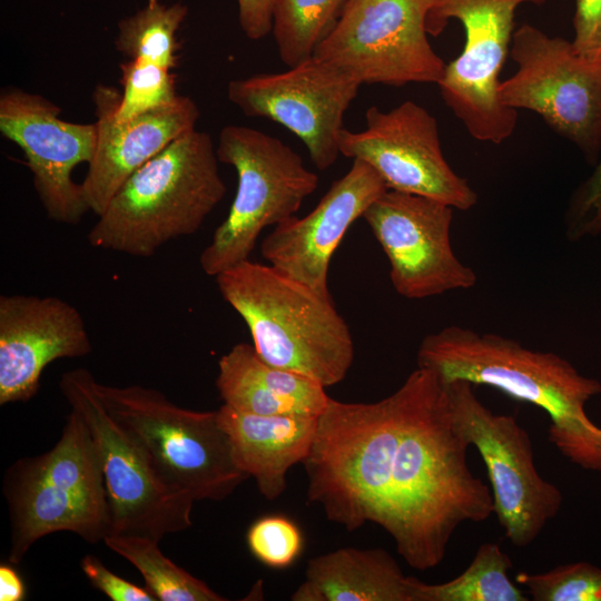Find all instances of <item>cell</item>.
Returning <instances> with one entry per match:
<instances>
[{
    "mask_svg": "<svg viewBox=\"0 0 601 601\" xmlns=\"http://www.w3.org/2000/svg\"><path fill=\"white\" fill-rule=\"evenodd\" d=\"M430 6L431 0H347L314 56L362 85H439L446 63L427 38Z\"/></svg>",
    "mask_w": 601,
    "mask_h": 601,
    "instance_id": "obj_13",
    "label": "cell"
},
{
    "mask_svg": "<svg viewBox=\"0 0 601 601\" xmlns=\"http://www.w3.org/2000/svg\"><path fill=\"white\" fill-rule=\"evenodd\" d=\"M510 56L516 71L499 96L513 110L538 114L574 144L590 164L601 151V63L578 55L570 40L524 23L514 30Z\"/></svg>",
    "mask_w": 601,
    "mask_h": 601,
    "instance_id": "obj_11",
    "label": "cell"
},
{
    "mask_svg": "<svg viewBox=\"0 0 601 601\" xmlns=\"http://www.w3.org/2000/svg\"><path fill=\"white\" fill-rule=\"evenodd\" d=\"M92 99L97 145L80 185L89 211L99 216L136 170L174 140L195 129L199 109L191 98L179 95L171 104L118 120L114 112L120 92L115 87L97 86Z\"/></svg>",
    "mask_w": 601,
    "mask_h": 601,
    "instance_id": "obj_20",
    "label": "cell"
},
{
    "mask_svg": "<svg viewBox=\"0 0 601 601\" xmlns=\"http://www.w3.org/2000/svg\"><path fill=\"white\" fill-rule=\"evenodd\" d=\"M246 541L252 554L268 568L290 566L300 555L304 539L298 525L285 515H265L248 529Z\"/></svg>",
    "mask_w": 601,
    "mask_h": 601,
    "instance_id": "obj_30",
    "label": "cell"
},
{
    "mask_svg": "<svg viewBox=\"0 0 601 601\" xmlns=\"http://www.w3.org/2000/svg\"><path fill=\"white\" fill-rule=\"evenodd\" d=\"M405 405L391 483L377 525L418 571L437 566L464 522L494 513L492 491L467 465L469 443L453 426L445 384L416 367L402 384Z\"/></svg>",
    "mask_w": 601,
    "mask_h": 601,
    "instance_id": "obj_1",
    "label": "cell"
},
{
    "mask_svg": "<svg viewBox=\"0 0 601 601\" xmlns=\"http://www.w3.org/2000/svg\"><path fill=\"white\" fill-rule=\"evenodd\" d=\"M574 6L572 46L584 59L601 63V0H574Z\"/></svg>",
    "mask_w": 601,
    "mask_h": 601,
    "instance_id": "obj_32",
    "label": "cell"
},
{
    "mask_svg": "<svg viewBox=\"0 0 601 601\" xmlns=\"http://www.w3.org/2000/svg\"><path fill=\"white\" fill-rule=\"evenodd\" d=\"M2 490L10 515V564H19L38 540L56 532H71L90 544L111 533L100 453L73 410L49 451L8 467Z\"/></svg>",
    "mask_w": 601,
    "mask_h": 601,
    "instance_id": "obj_6",
    "label": "cell"
},
{
    "mask_svg": "<svg viewBox=\"0 0 601 601\" xmlns=\"http://www.w3.org/2000/svg\"><path fill=\"white\" fill-rule=\"evenodd\" d=\"M453 210L435 199L386 189L363 214L401 296L423 299L476 284V273L457 258L451 244Z\"/></svg>",
    "mask_w": 601,
    "mask_h": 601,
    "instance_id": "obj_16",
    "label": "cell"
},
{
    "mask_svg": "<svg viewBox=\"0 0 601 601\" xmlns=\"http://www.w3.org/2000/svg\"><path fill=\"white\" fill-rule=\"evenodd\" d=\"M47 98L18 88L0 95V132L24 154L47 217L75 225L89 211L72 170L89 164L97 145V125L69 122Z\"/></svg>",
    "mask_w": 601,
    "mask_h": 601,
    "instance_id": "obj_17",
    "label": "cell"
},
{
    "mask_svg": "<svg viewBox=\"0 0 601 601\" xmlns=\"http://www.w3.org/2000/svg\"><path fill=\"white\" fill-rule=\"evenodd\" d=\"M511 558L494 542L481 544L469 566L456 578L439 584L417 579L416 601H529L509 571Z\"/></svg>",
    "mask_w": 601,
    "mask_h": 601,
    "instance_id": "obj_24",
    "label": "cell"
},
{
    "mask_svg": "<svg viewBox=\"0 0 601 601\" xmlns=\"http://www.w3.org/2000/svg\"><path fill=\"white\" fill-rule=\"evenodd\" d=\"M24 598V585L17 571L9 564L0 565V600L21 601Z\"/></svg>",
    "mask_w": 601,
    "mask_h": 601,
    "instance_id": "obj_35",
    "label": "cell"
},
{
    "mask_svg": "<svg viewBox=\"0 0 601 601\" xmlns=\"http://www.w3.org/2000/svg\"><path fill=\"white\" fill-rule=\"evenodd\" d=\"M119 70L122 91L114 112L118 120L160 108L179 96L176 75L167 67L144 59H128L120 63Z\"/></svg>",
    "mask_w": 601,
    "mask_h": 601,
    "instance_id": "obj_28",
    "label": "cell"
},
{
    "mask_svg": "<svg viewBox=\"0 0 601 601\" xmlns=\"http://www.w3.org/2000/svg\"><path fill=\"white\" fill-rule=\"evenodd\" d=\"M187 13L188 8L181 2L147 3L118 22L116 49L129 59H144L173 70L179 60L177 31Z\"/></svg>",
    "mask_w": 601,
    "mask_h": 601,
    "instance_id": "obj_27",
    "label": "cell"
},
{
    "mask_svg": "<svg viewBox=\"0 0 601 601\" xmlns=\"http://www.w3.org/2000/svg\"><path fill=\"white\" fill-rule=\"evenodd\" d=\"M417 366L442 382L486 385L543 410L549 440L572 463L601 472V428L585 413L601 383L585 377L562 356L524 347L515 339L451 325L426 335Z\"/></svg>",
    "mask_w": 601,
    "mask_h": 601,
    "instance_id": "obj_2",
    "label": "cell"
},
{
    "mask_svg": "<svg viewBox=\"0 0 601 601\" xmlns=\"http://www.w3.org/2000/svg\"><path fill=\"white\" fill-rule=\"evenodd\" d=\"M157 1H158V0H147V3H148V4H154V3H156Z\"/></svg>",
    "mask_w": 601,
    "mask_h": 601,
    "instance_id": "obj_36",
    "label": "cell"
},
{
    "mask_svg": "<svg viewBox=\"0 0 601 601\" xmlns=\"http://www.w3.org/2000/svg\"><path fill=\"white\" fill-rule=\"evenodd\" d=\"M80 565L91 584L112 601H156L146 587H138L118 577L92 554L85 555Z\"/></svg>",
    "mask_w": 601,
    "mask_h": 601,
    "instance_id": "obj_33",
    "label": "cell"
},
{
    "mask_svg": "<svg viewBox=\"0 0 601 601\" xmlns=\"http://www.w3.org/2000/svg\"><path fill=\"white\" fill-rule=\"evenodd\" d=\"M215 278L225 302L247 325L260 358L325 387L345 378L354 361V342L331 295L250 259Z\"/></svg>",
    "mask_w": 601,
    "mask_h": 601,
    "instance_id": "obj_4",
    "label": "cell"
},
{
    "mask_svg": "<svg viewBox=\"0 0 601 601\" xmlns=\"http://www.w3.org/2000/svg\"><path fill=\"white\" fill-rule=\"evenodd\" d=\"M405 405L401 385L373 403L332 397L317 417L316 431L302 464L308 503L347 531L378 523L388 487Z\"/></svg>",
    "mask_w": 601,
    "mask_h": 601,
    "instance_id": "obj_5",
    "label": "cell"
},
{
    "mask_svg": "<svg viewBox=\"0 0 601 601\" xmlns=\"http://www.w3.org/2000/svg\"><path fill=\"white\" fill-rule=\"evenodd\" d=\"M104 543L130 562L158 601H226L203 580L162 554L159 542L142 535L109 534Z\"/></svg>",
    "mask_w": 601,
    "mask_h": 601,
    "instance_id": "obj_25",
    "label": "cell"
},
{
    "mask_svg": "<svg viewBox=\"0 0 601 601\" xmlns=\"http://www.w3.org/2000/svg\"><path fill=\"white\" fill-rule=\"evenodd\" d=\"M91 351L83 317L67 300L0 296V405L31 400L50 363L83 357Z\"/></svg>",
    "mask_w": 601,
    "mask_h": 601,
    "instance_id": "obj_19",
    "label": "cell"
},
{
    "mask_svg": "<svg viewBox=\"0 0 601 601\" xmlns=\"http://www.w3.org/2000/svg\"><path fill=\"white\" fill-rule=\"evenodd\" d=\"M515 582L534 601H601V568L588 562L559 565L543 573L520 572Z\"/></svg>",
    "mask_w": 601,
    "mask_h": 601,
    "instance_id": "obj_29",
    "label": "cell"
},
{
    "mask_svg": "<svg viewBox=\"0 0 601 601\" xmlns=\"http://www.w3.org/2000/svg\"><path fill=\"white\" fill-rule=\"evenodd\" d=\"M238 467L256 482L268 501L286 490V475L311 447L318 416L257 415L226 404L217 410Z\"/></svg>",
    "mask_w": 601,
    "mask_h": 601,
    "instance_id": "obj_21",
    "label": "cell"
},
{
    "mask_svg": "<svg viewBox=\"0 0 601 601\" xmlns=\"http://www.w3.org/2000/svg\"><path fill=\"white\" fill-rule=\"evenodd\" d=\"M216 387L224 404L257 415L319 416L329 398L323 384L268 364L247 343L219 358Z\"/></svg>",
    "mask_w": 601,
    "mask_h": 601,
    "instance_id": "obj_22",
    "label": "cell"
},
{
    "mask_svg": "<svg viewBox=\"0 0 601 601\" xmlns=\"http://www.w3.org/2000/svg\"><path fill=\"white\" fill-rule=\"evenodd\" d=\"M218 161L207 132L184 134L121 185L90 228V245L151 257L195 234L226 193Z\"/></svg>",
    "mask_w": 601,
    "mask_h": 601,
    "instance_id": "obj_3",
    "label": "cell"
},
{
    "mask_svg": "<svg viewBox=\"0 0 601 601\" xmlns=\"http://www.w3.org/2000/svg\"><path fill=\"white\" fill-rule=\"evenodd\" d=\"M111 416L145 451L162 480L196 501L227 499L249 476L236 464L217 411H194L156 388L98 382Z\"/></svg>",
    "mask_w": 601,
    "mask_h": 601,
    "instance_id": "obj_7",
    "label": "cell"
},
{
    "mask_svg": "<svg viewBox=\"0 0 601 601\" xmlns=\"http://www.w3.org/2000/svg\"><path fill=\"white\" fill-rule=\"evenodd\" d=\"M362 83L316 56L282 72L235 79L227 97L248 117H262L300 139L313 164L328 169L337 160L346 110Z\"/></svg>",
    "mask_w": 601,
    "mask_h": 601,
    "instance_id": "obj_15",
    "label": "cell"
},
{
    "mask_svg": "<svg viewBox=\"0 0 601 601\" xmlns=\"http://www.w3.org/2000/svg\"><path fill=\"white\" fill-rule=\"evenodd\" d=\"M275 1L237 0L239 24L248 39L259 40L272 31Z\"/></svg>",
    "mask_w": 601,
    "mask_h": 601,
    "instance_id": "obj_34",
    "label": "cell"
},
{
    "mask_svg": "<svg viewBox=\"0 0 601 601\" xmlns=\"http://www.w3.org/2000/svg\"><path fill=\"white\" fill-rule=\"evenodd\" d=\"M444 384L454 428L486 466L505 538L518 548L530 545L559 513L562 492L539 473L530 435L514 416L493 413L469 382Z\"/></svg>",
    "mask_w": 601,
    "mask_h": 601,
    "instance_id": "obj_12",
    "label": "cell"
},
{
    "mask_svg": "<svg viewBox=\"0 0 601 601\" xmlns=\"http://www.w3.org/2000/svg\"><path fill=\"white\" fill-rule=\"evenodd\" d=\"M362 131L343 129L341 155L368 164L387 189L439 200L469 210L477 194L446 161L436 119L418 104L406 100L384 111L366 110Z\"/></svg>",
    "mask_w": 601,
    "mask_h": 601,
    "instance_id": "obj_14",
    "label": "cell"
},
{
    "mask_svg": "<svg viewBox=\"0 0 601 601\" xmlns=\"http://www.w3.org/2000/svg\"><path fill=\"white\" fill-rule=\"evenodd\" d=\"M347 0H276L272 32L288 67L314 56L337 22Z\"/></svg>",
    "mask_w": 601,
    "mask_h": 601,
    "instance_id": "obj_26",
    "label": "cell"
},
{
    "mask_svg": "<svg viewBox=\"0 0 601 601\" xmlns=\"http://www.w3.org/2000/svg\"><path fill=\"white\" fill-rule=\"evenodd\" d=\"M565 225L570 240L601 235V156L593 173L573 193Z\"/></svg>",
    "mask_w": 601,
    "mask_h": 601,
    "instance_id": "obj_31",
    "label": "cell"
},
{
    "mask_svg": "<svg viewBox=\"0 0 601 601\" xmlns=\"http://www.w3.org/2000/svg\"><path fill=\"white\" fill-rule=\"evenodd\" d=\"M386 189L368 164L354 159L311 213L274 227L260 244L263 258L315 292L331 295L328 269L335 250L353 223Z\"/></svg>",
    "mask_w": 601,
    "mask_h": 601,
    "instance_id": "obj_18",
    "label": "cell"
},
{
    "mask_svg": "<svg viewBox=\"0 0 601 601\" xmlns=\"http://www.w3.org/2000/svg\"><path fill=\"white\" fill-rule=\"evenodd\" d=\"M545 0H431L428 36H439L451 19L465 32L462 52L446 65L440 83L445 105L476 140L501 144L512 136L518 111L499 96L501 70L510 52L516 9Z\"/></svg>",
    "mask_w": 601,
    "mask_h": 601,
    "instance_id": "obj_10",
    "label": "cell"
},
{
    "mask_svg": "<svg viewBox=\"0 0 601 601\" xmlns=\"http://www.w3.org/2000/svg\"><path fill=\"white\" fill-rule=\"evenodd\" d=\"M59 388L87 424L99 450L111 514L110 534L158 542L193 525L195 500L170 487L132 436L107 411L86 368L65 372Z\"/></svg>",
    "mask_w": 601,
    "mask_h": 601,
    "instance_id": "obj_9",
    "label": "cell"
},
{
    "mask_svg": "<svg viewBox=\"0 0 601 601\" xmlns=\"http://www.w3.org/2000/svg\"><path fill=\"white\" fill-rule=\"evenodd\" d=\"M216 154L235 168L238 183L227 217L199 256L204 273L214 277L249 259L260 233L295 216L319 183L294 149L255 128L225 126Z\"/></svg>",
    "mask_w": 601,
    "mask_h": 601,
    "instance_id": "obj_8",
    "label": "cell"
},
{
    "mask_svg": "<svg viewBox=\"0 0 601 601\" xmlns=\"http://www.w3.org/2000/svg\"><path fill=\"white\" fill-rule=\"evenodd\" d=\"M415 577L386 550L342 548L312 558L292 601H416Z\"/></svg>",
    "mask_w": 601,
    "mask_h": 601,
    "instance_id": "obj_23",
    "label": "cell"
}]
</instances>
